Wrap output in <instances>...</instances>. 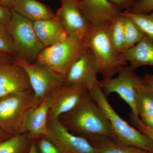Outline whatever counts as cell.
Wrapping results in <instances>:
<instances>
[{"mask_svg": "<svg viewBox=\"0 0 153 153\" xmlns=\"http://www.w3.org/2000/svg\"><path fill=\"white\" fill-rule=\"evenodd\" d=\"M61 123L71 133L86 139L95 136L108 137L114 141L108 119L89 92L74 108L59 117Z\"/></svg>", "mask_w": 153, "mask_h": 153, "instance_id": "6da1fadb", "label": "cell"}, {"mask_svg": "<svg viewBox=\"0 0 153 153\" xmlns=\"http://www.w3.org/2000/svg\"><path fill=\"white\" fill-rule=\"evenodd\" d=\"M109 23L91 26L83 41L85 47L94 55L103 79L113 77L128 63L113 44L108 31Z\"/></svg>", "mask_w": 153, "mask_h": 153, "instance_id": "7a4b0ae2", "label": "cell"}, {"mask_svg": "<svg viewBox=\"0 0 153 153\" xmlns=\"http://www.w3.org/2000/svg\"><path fill=\"white\" fill-rule=\"evenodd\" d=\"M89 93L108 119L114 134V141L153 152V142L144 134L129 125L117 113L99 84Z\"/></svg>", "mask_w": 153, "mask_h": 153, "instance_id": "3957f363", "label": "cell"}, {"mask_svg": "<svg viewBox=\"0 0 153 153\" xmlns=\"http://www.w3.org/2000/svg\"><path fill=\"white\" fill-rule=\"evenodd\" d=\"M37 106L33 90L10 94L0 99V129L10 136L24 134L26 118Z\"/></svg>", "mask_w": 153, "mask_h": 153, "instance_id": "277c9868", "label": "cell"}, {"mask_svg": "<svg viewBox=\"0 0 153 153\" xmlns=\"http://www.w3.org/2000/svg\"><path fill=\"white\" fill-rule=\"evenodd\" d=\"M85 48L82 40L68 36L62 41L44 48L35 63L63 79L71 63Z\"/></svg>", "mask_w": 153, "mask_h": 153, "instance_id": "5b68a950", "label": "cell"}, {"mask_svg": "<svg viewBox=\"0 0 153 153\" xmlns=\"http://www.w3.org/2000/svg\"><path fill=\"white\" fill-rule=\"evenodd\" d=\"M7 26L13 40L17 57L35 62L44 47L35 33L33 22L12 9L10 21Z\"/></svg>", "mask_w": 153, "mask_h": 153, "instance_id": "8992f818", "label": "cell"}, {"mask_svg": "<svg viewBox=\"0 0 153 153\" xmlns=\"http://www.w3.org/2000/svg\"><path fill=\"white\" fill-rule=\"evenodd\" d=\"M114 78L99 81V85L105 96L112 93L118 94L131 109V122L137 121L140 118L136 106V94L143 79L130 66H123Z\"/></svg>", "mask_w": 153, "mask_h": 153, "instance_id": "52a82bcc", "label": "cell"}, {"mask_svg": "<svg viewBox=\"0 0 153 153\" xmlns=\"http://www.w3.org/2000/svg\"><path fill=\"white\" fill-rule=\"evenodd\" d=\"M13 62L22 66L27 74L37 106L45 98L63 84V79L48 69L16 56Z\"/></svg>", "mask_w": 153, "mask_h": 153, "instance_id": "ba28073f", "label": "cell"}, {"mask_svg": "<svg viewBox=\"0 0 153 153\" xmlns=\"http://www.w3.org/2000/svg\"><path fill=\"white\" fill-rule=\"evenodd\" d=\"M99 68L94 55L85 48L73 61L63 78V84H81L88 92L99 84Z\"/></svg>", "mask_w": 153, "mask_h": 153, "instance_id": "9c48e42d", "label": "cell"}, {"mask_svg": "<svg viewBox=\"0 0 153 153\" xmlns=\"http://www.w3.org/2000/svg\"><path fill=\"white\" fill-rule=\"evenodd\" d=\"M45 136L62 153H95L94 148L87 139L71 133L59 119L48 123Z\"/></svg>", "mask_w": 153, "mask_h": 153, "instance_id": "30bf717a", "label": "cell"}, {"mask_svg": "<svg viewBox=\"0 0 153 153\" xmlns=\"http://www.w3.org/2000/svg\"><path fill=\"white\" fill-rule=\"evenodd\" d=\"M61 5L55 13L68 36L83 41L90 30V25L83 16L79 0H60Z\"/></svg>", "mask_w": 153, "mask_h": 153, "instance_id": "8fae6325", "label": "cell"}, {"mask_svg": "<svg viewBox=\"0 0 153 153\" xmlns=\"http://www.w3.org/2000/svg\"><path fill=\"white\" fill-rule=\"evenodd\" d=\"M88 92L81 84H63L55 91V95L48 116V123L58 119L71 110Z\"/></svg>", "mask_w": 153, "mask_h": 153, "instance_id": "7c38bea8", "label": "cell"}, {"mask_svg": "<svg viewBox=\"0 0 153 153\" xmlns=\"http://www.w3.org/2000/svg\"><path fill=\"white\" fill-rule=\"evenodd\" d=\"M30 90H33L27 74L22 66L13 61L0 63V99L12 94Z\"/></svg>", "mask_w": 153, "mask_h": 153, "instance_id": "4fadbf2b", "label": "cell"}, {"mask_svg": "<svg viewBox=\"0 0 153 153\" xmlns=\"http://www.w3.org/2000/svg\"><path fill=\"white\" fill-rule=\"evenodd\" d=\"M55 91L47 96L41 104L30 110L28 113L24 133L27 134L32 140H36L47 134L48 114L55 96Z\"/></svg>", "mask_w": 153, "mask_h": 153, "instance_id": "5bb4252c", "label": "cell"}, {"mask_svg": "<svg viewBox=\"0 0 153 153\" xmlns=\"http://www.w3.org/2000/svg\"><path fill=\"white\" fill-rule=\"evenodd\" d=\"M82 14L91 26L109 23L122 13L108 0H79Z\"/></svg>", "mask_w": 153, "mask_h": 153, "instance_id": "9a60e30c", "label": "cell"}, {"mask_svg": "<svg viewBox=\"0 0 153 153\" xmlns=\"http://www.w3.org/2000/svg\"><path fill=\"white\" fill-rule=\"evenodd\" d=\"M33 28L44 48L62 41L68 36L56 16L51 19L33 22Z\"/></svg>", "mask_w": 153, "mask_h": 153, "instance_id": "2e32d148", "label": "cell"}, {"mask_svg": "<svg viewBox=\"0 0 153 153\" xmlns=\"http://www.w3.org/2000/svg\"><path fill=\"white\" fill-rule=\"evenodd\" d=\"M121 56L135 70L143 66H153V44L144 36L141 41L126 50Z\"/></svg>", "mask_w": 153, "mask_h": 153, "instance_id": "e0dca14e", "label": "cell"}, {"mask_svg": "<svg viewBox=\"0 0 153 153\" xmlns=\"http://www.w3.org/2000/svg\"><path fill=\"white\" fill-rule=\"evenodd\" d=\"M12 9L33 22L51 19L56 16L52 9L37 0H17Z\"/></svg>", "mask_w": 153, "mask_h": 153, "instance_id": "ac0fdd59", "label": "cell"}, {"mask_svg": "<svg viewBox=\"0 0 153 153\" xmlns=\"http://www.w3.org/2000/svg\"><path fill=\"white\" fill-rule=\"evenodd\" d=\"M87 140L94 148L95 153H153L139 148L122 144L106 137L95 136Z\"/></svg>", "mask_w": 153, "mask_h": 153, "instance_id": "d6986e66", "label": "cell"}, {"mask_svg": "<svg viewBox=\"0 0 153 153\" xmlns=\"http://www.w3.org/2000/svg\"><path fill=\"white\" fill-rule=\"evenodd\" d=\"M135 102L137 112L141 120L153 115V89L144 80L137 88Z\"/></svg>", "mask_w": 153, "mask_h": 153, "instance_id": "ffe728a7", "label": "cell"}, {"mask_svg": "<svg viewBox=\"0 0 153 153\" xmlns=\"http://www.w3.org/2000/svg\"><path fill=\"white\" fill-rule=\"evenodd\" d=\"M32 141L26 133L16 135L0 142V153H28Z\"/></svg>", "mask_w": 153, "mask_h": 153, "instance_id": "44dd1931", "label": "cell"}, {"mask_svg": "<svg viewBox=\"0 0 153 153\" xmlns=\"http://www.w3.org/2000/svg\"><path fill=\"white\" fill-rule=\"evenodd\" d=\"M110 37L117 51L121 55L125 51V31L123 13L109 22Z\"/></svg>", "mask_w": 153, "mask_h": 153, "instance_id": "7402d4cb", "label": "cell"}, {"mask_svg": "<svg viewBox=\"0 0 153 153\" xmlns=\"http://www.w3.org/2000/svg\"><path fill=\"white\" fill-rule=\"evenodd\" d=\"M123 13L125 31V51L141 41L144 35L138 26L130 18Z\"/></svg>", "mask_w": 153, "mask_h": 153, "instance_id": "603a6c76", "label": "cell"}, {"mask_svg": "<svg viewBox=\"0 0 153 153\" xmlns=\"http://www.w3.org/2000/svg\"><path fill=\"white\" fill-rule=\"evenodd\" d=\"M138 26L144 35L153 44V12L147 14H134L123 12Z\"/></svg>", "mask_w": 153, "mask_h": 153, "instance_id": "cb8c5ba5", "label": "cell"}, {"mask_svg": "<svg viewBox=\"0 0 153 153\" xmlns=\"http://www.w3.org/2000/svg\"><path fill=\"white\" fill-rule=\"evenodd\" d=\"M0 52L16 56L13 40L7 26L0 25Z\"/></svg>", "mask_w": 153, "mask_h": 153, "instance_id": "d4e9b609", "label": "cell"}, {"mask_svg": "<svg viewBox=\"0 0 153 153\" xmlns=\"http://www.w3.org/2000/svg\"><path fill=\"white\" fill-rule=\"evenodd\" d=\"M36 142L38 153H62L57 146L47 137H41L36 140Z\"/></svg>", "mask_w": 153, "mask_h": 153, "instance_id": "484cf974", "label": "cell"}, {"mask_svg": "<svg viewBox=\"0 0 153 153\" xmlns=\"http://www.w3.org/2000/svg\"><path fill=\"white\" fill-rule=\"evenodd\" d=\"M125 12L134 14H147L153 12V0H136L133 5Z\"/></svg>", "mask_w": 153, "mask_h": 153, "instance_id": "4316f807", "label": "cell"}, {"mask_svg": "<svg viewBox=\"0 0 153 153\" xmlns=\"http://www.w3.org/2000/svg\"><path fill=\"white\" fill-rule=\"evenodd\" d=\"M119 11L124 12L133 5L136 0H108Z\"/></svg>", "mask_w": 153, "mask_h": 153, "instance_id": "83f0119b", "label": "cell"}, {"mask_svg": "<svg viewBox=\"0 0 153 153\" xmlns=\"http://www.w3.org/2000/svg\"><path fill=\"white\" fill-rule=\"evenodd\" d=\"M12 15V9L0 4V25L7 26Z\"/></svg>", "mask_w": 153, "mask_h": 153, "instance_id": "f1b7e54d", "label": "cell"}, {"mask_svg": "<svg viewBox=\"0 0 153 153\" xmlns=\"http://www.w3.org/2000/svg\"><path fill=\"white\" fill-rule=\"evenodd\" d=\"M137 129L147 136L153 143V129L145 125L141 120L133 124Z\"/></svg>", "mask_w": 153, "mask_h": 153, "instance_id": "f546056e", "label": "cell"}, {"mask_svg": "<svg viewBox=\"0 0 153 153\" xmlns=\"http://www.w3.org/2000/svg\"><path fill=\"white\" fill-rule=\"evenodd\" d=\"M16 56L0 52V63L12 62Z\"/></svg>", "mask_w": 153, "mask_h": 153, "instance_id": "4dcf8cb0", "label": "cell"}, {"mask_svg": "<svg viewBox=\"0 0 153 153\" xmlns=\"http://www.w3.org/2000/svg\"><path fill=\"white\" fill-rule=\"evenodd\" d=\"M143 78L145 83L153 89V74L146 73Z\"/></svg>", "mask_w": 153, "mask_h": 153, "instance_id": "1f68e13d", "label": "cell"}, {"mask_svg": "<svg viewBox=\"0 0 153 153\" xmlns=\"http://www.w3.org/2000/svg\"><path fill=\"white\" fill-rule=\"evenodd\" d=\"M17 1V0H0V4L12 9Z\"/></svg>", "mask_w": 153, "mask_h": 153, "instance_id": "d6a6232c", "label": "cell"}, {"mask_svg": "<svg viewBox=\"0 0 153 153\" xmlns=\"http://www.w3.org/2000/svg\"><path fill=\"white\" fill-rule=\"evenodd\" d=\"M141 120L142 121L143 124H144L145 125L147 126L148 127L150 128H151L153 129V115L151 117L146 119Z\"/></svg>", "mask_w": 153, "mask_h": 153, "instance_id": "836d02e7", "label": "cell"}, {"mask_svg": "<svg viewBox=\"0 0 153 153\" xmlns=\"http://www.w3.org/2000/svg\"><path fill=\"white\" fill-rule=\"evenodd\" d=\"M28 153H38L36 149V142L35 140L32 141L30 150Z\"/></svg>", "mask_w": 153, "mask_h": 153, "instance_id": "e575fe53", "label": "cell"}, {"mask_svg": "<svg viewBox=\"0 0 153 153\" xmlns=\"http://www.w3.org/2000/svg\"><path fill=\"white\" fill-rule=\"evenodd\" d=\"M11 137H12L8 135L7 134L5 133L4 132H3L0 129V142L7 139Z\"/></svg>", "mask_w": 153, "mask_h": 153, "instance_id": "d590c367", "label": "cell"}]
</instances>
